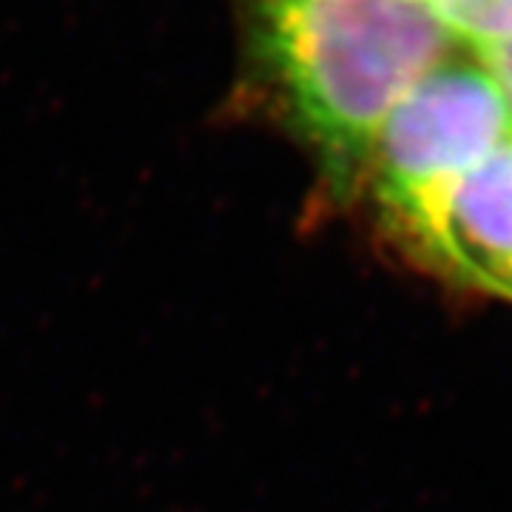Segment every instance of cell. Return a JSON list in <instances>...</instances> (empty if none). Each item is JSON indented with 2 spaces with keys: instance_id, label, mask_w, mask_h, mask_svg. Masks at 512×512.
I'll list each match as a JSON object with an SVG mask.
<instances>
[{
  "instance_id": "3",
  "label": "cell",
  "mask_w": 512,
  "mask_h": 512,
  "mask_svg": "<svg viewBox=\"0 0 512 512\" xmlns=\"http://www.w3.org/2000/svg\"><path fill=\"white\" fill-rule=\"evenodd\" d=\"M410 254L467 291L512 302V137L450 191Z\"/></svg>"
},
{
  "instance_id": "4",
  "label": "cell",
  "mask_w": 512,
  "mask_h": 512,
  "mask_svg": "<svg viewBox=\"0 0 512 512\" xmlns=\"http://www.w3.org/2000/svg\"><path fill=\"white\" fill-rule=\"evenodd\" d=\"M430 6L473 55L512 37V0H430Z\"/></svg>"
},
{
  "instance_id": "2",
  "label": "cell",
  "mask_w": 512,
  "mask_h": 512,
  "mask_svg": "<svg viewBox=\"0 0 512 512\" xmlns=\"http://www.w3.org/2000/svg\"><path fill=\"white\" fill-rule=\"evenodd\" d=\"M510 137V109L493 74L470 49H456L387 114L362 185L410 251L450 191Z\"/></svg>"
},
{
  "instance_id": "1",
  "label": "cell",
  "mask_w": 512,
  "mask_h": 512,
  "mask_svg": "<svg viewBox=\"0 0 512 512\" xmlns=\"http://www.w3.org/2000/svg\"><path fill=\"white\" fill-rule=\"evenodd\" d=\"M254 46L330 188L362 185L387 114L456 49L430 0H245Z\"/></svg>"
},
{
  "instance_id": "5",
  "label": "cell",
  "mask_w": 512,
  "mask_h": 512,
  "mask_svg": "<svg viewBox=\"0 0 512 512\" xmlns=\"http://www.w3.org/2000/svg\"><path fill=\"white\" fill-rule=\"evenodd\" d=\"M476 57L484 63V69L493 74L495 86H498V92L504 97L512 117V37L495 43V46L484 49V52H478Z\"/></svg>"
}]
</instances>
